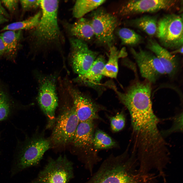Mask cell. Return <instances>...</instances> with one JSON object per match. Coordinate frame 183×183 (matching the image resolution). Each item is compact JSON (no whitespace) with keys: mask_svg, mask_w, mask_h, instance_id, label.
I'll use <instances>...</instances> for the list:
<instances>
[{"mask_svg":"<svg viewBox=\"0 0 183 183\" xmlns=\"http://www.w3.org/2000/svg\"><path fill=\"white\" fill-rule=\"evenodd\" d=\"M79 123L73 106L67 108L58 116L53 129L51 140L55 145L72 142Z\"/></svg>","mask_w":183,"mask_h":183,"instance_id":"10","label":"cell"},{"mask_svg":"<svg viewBox=\"0 0 183 183\" xmlns=\"http://www.w3.org/2000/svg\"><path fill=\"white\" fill-rule=\"evenodd\" d=\"M123 51H119L113 45L110 48L108 60L105 63L102 71L103 76L113 78H116L118 72L119 59L125 55V53Z\"/></svg>","mask_w":183,"mask_h":183,"instance_id":"18","label":"cell"},{"mask_svg":"<svg viewBox=\"0 0 183 183\" xmlns=\"http://www.w3.org/2000/svg\"><path fill=\"white\" fill-rule=\"evenodd\" d=\"M38 91L37 100L41 109L51 120L55 119V110L58 105L56 75L38 74Z\"/></svg>","mask_w":183,"mask_h":183,"instance_id":"9","label":"cell"},{"mask_svg":"<svg viewBox=\"0 0 183 183\" xmlns=\"http://www.w3.org/2000/svg\"><path fill=\"white\" fill-rule=\"evenodd\" d=\"M128 151L127 149L121 155H110L89 179L81 183H158L153 173L139 172L136 155H129Z\"/></svg>","mask_w":183,"mask_h":183,"instance_id":"1","label":"cell"},{"mask_svg":"<svg viewBox=\"0 0 183 183\" xmlns=\"http://www.w3.org/2000/svg\"><path fill=\"white\" fill-rule=\"evenodd\" d=\"M117 34L123 45H134L140 43L143 41V38L140 35L128 28H120L117 31Z\"/></svg>","mask_w":183,"mask_h":183,"instance_id":"22","label":"cell"},{"mask_svg":"<svg viewBox=\"0 0 183 183\" xmlns=\"http://www.w3.org/2000/svg\"><path fill=\"white\" fill-rule=\"evenodd\" d=\"M50 147L49 141L45 139L39 138L30 141L13 161L11 176H13L26 169L38 165Z\"/></svg>","mask_w":183,"mask_h":183,"instance_id":"5","label":"cell"},{"mask_svg":"<svg viewBox=\"0 0 183 183\" xmlns=\"http://www.w3.org/2000/svg\"><path fill=\"white\" fill-rule=\"evenodd\" d=\"M74 177L73 163L65 155L50 158L37 176L27 183H69Z\"/></svg>","mask_w":183,"mask_h":183,"instance_id":"3","label":"cell"},{"mask_svg":"<svg viewBox=\"0 0 183 183\" xmlns=\"http://www.w3.org/2000/svg\"><path fill=\"white\" fill-rule=\"evenodd\" d=\"M106 63L102 55L98 56L87 71L83 75L77 77L75 81L85 86L97 88L101 85L102 71Z\"/></svg>","mask_w":183,"mask_h":183,"instance_id":"15","label":"cell"},{"mask_svg":"<svg viewBox=\"0 0 183 183\" xmlns=\"http://www.w3.org/2000/svg\"><path fill=\"white\" fill-rule=\"evenodd\" d=\"M4 55L6 56V49L2 40L0 38V58Z\"/></svg>","mask_w":183,"mask_h":183,"instance_id":"28","label":"cell"},{"mask_svg":"<svg viewBox=\"0 0 183 183\" xmlns=\"http://www.w3.org/2000/svg\"><path fill=\"white\" fill-rule=\"evenodd\" d=\"M116 142L108 134L102 130H98L94 134L93 146L95 151L111 148L116 146Z\"/></svg>","mask_w":183,"mask_h":183,"instance_id":"20","label":"cell"},{"mask_svg":"<svg viewBox=\"0 0 183 183\" xmlns=\"http://www.w3.org/2000/svg\"><path fill=\"white\" fill-rule=\"evenodd\" d=\"M2 3L0 1V15H3L7 18L9 16L8 14L2 5Z\"/></svg>","mask_w":183,"mask_h":183,"instance_id":"29","label":"cell"},{"mask_svg":"<svg viewBox=\"0 0 183 183\" xmlns=\"http://www.w3.org/2000/svg\"><path fill=\"white\" fill-rule=\"evenodd\" d=\"M157 18V16L145 15L129 20L126 24L141 30L149 36H152L156 34Z\"/></svg>","mask_w":183,"mask_h":183,"instance_id":"17","label":"cell"},{"mask_svg":"<svg viewBox=\"0 0 183 183\" xmlns=\"http://www.w3.org/2000/svg\"><path fill=\"white\" fill-rule=\"evenodd\" d=\"M104 0H78L76 1L72 9L73 17L79 19L95 10L104 3Z\"/></svg>","mask_w":183,"mask_h":183,"instance_id":"19","label":"cell"},{"mask_svg":"<svg viewBox=\"0 0 183 183\" xmlns=\"http://www.w3.org/2000/svg\"><path fill=\"white\" fill-rule=\"evenodd\" d=\"M4 31L0 33V38L6 49V57L10 60H14L22 37V31L9 30Z\"/></svg>","mask_w":183,"mask_h":183,"instance_id":"16","label":"cell"},{"mask_svg":"<svg viewBox=\"0 0 183 183\" xmlns=\"http://www.w3.org/2000/svg\"><path fill=\"white\" fill-rule=\"evenodd\" d=\"M7 89L0 83V121L6 119L10 112L11 95Z\"/></svg>","mask_w":183,"mask_h":183,"instance_id":"23","label":"cell"},{"mask_svg":"<svg viewBox=\"0 0 183 183\" xmlns=\"http://www.w3.org/2000/svg\"><path fill=\"white\" fill-rule=\"evenodd\" d=\"M183 130V113H180L174 118L173 124L171 128L161 132L162 135L166 136L172 133L182 132Z\"/></svg>","mask_w":183,"mask_h":183,"instance_id":"25","label":"cell"},{"mask_svg":"<svg viewBox=\"0 0 183 183\" xmlns=\"http://www.w3.org/2000/svg\"><path fill=\"white\" fill-rule=\"evenodd\" d=\"M40 0H22L19 1L22 8L24 11H27L37 8L40 6Z\"/></svg>","mask_w":183,"mask_h":183,"instance_id":"26","label":"cell"},{"mask_svg":"<svg viewBox=\"0 0 183 183\" xmlns=\"http://www.w3.org/2000/svg\"><path fill=\"white\" fill-rule=\"evenodd\" d=\"M41 15V12L39 11L34 16L25 20L14 22L6 25L2 29L1 31L32 29L38 25Z\"/></svg>","mask_w":183,"mask_h":183,"instance_id":"21","label":"cell"},{"mask_svg":"<svg viewBox=\"0 0 183 183\" xmlns=\"http://www.w3.org/2000/svg\"><path fill=\"white\" fill-rule=\"evenodd\" d=\"M172 54H176L177 53H179L181 54L183 53V46H182L179 48L176 49L175 50L173 51L172 53Z\"/></svg>","mask_w":183,"mask_h":183,"instance_id":"31","label":"cell"},{"mask_svg":"<svg viewBox=\"0 0 183 183\" xmlns=\"http://www.w3.org/2000/svg\"><path fill=\"white\" fill-rule=\"evenodd\" d=\"M69 59L72 68L77 76L89 69L98 56V53L89 49L86 42L73 37L69 38Z\"/></svg>","mask_w":183,"mask_h":183,"instance_id":"8","label":"cell"},{"mask_svg":"<svg viewBox=\"0 0 183 183\" xmlns=\"http://www.w3.org/2000/svg\"><path fill=\"white\" fill-rule=\"evenodd\" d=\"M176 0H130L124 4L119 11L122 16L145 13H152L159 10H169L178 3Z\"/></svg>","mask_w":183,"mask_h":183,"instance_id":"12","label":"cell"},{"mask_svg":"<svg viewBox=\"0 0 183 183\" xmlns=\"http://www.w3.org/2000/svg\"><path fill=\"white\" fill-rule=\"evenodd\" d=\"M58 0H40L41 15L29 36L30 49L35 55L58 52L63 56L65 39L58 24Z\"/></svg>","mask_w":183,"mask_h":183,"instance_id":"2","label":"cell"},{"mask_svg":"<svg viewBox=\"0 0 183 183\" xmlns=\"http://www.w3.org/2000/svg\"><path fill=\"white\" fill-rule=\"evenodd\" d=\"M63 82L66 92L72 100L79 122L100 118L98 112L102 107L76 87L68 79H64Z\"/></svg>","mask_w":183,"mask_h":183,"instance_id":"6","label":"cell"},{"mask_svg":"<svg viewBox=\"0 0 183 183\" xmlns=\"http://www.w3.org/2000/svg\"><path fill=\"white\" fill-rule=\"evenodd\" d=\"M90 20L95 37L100 43L112 46L115 40L114 31L118 22L114 15L99 7L92 12Z\"/></svg>","mask_w":183,"mask_h":183,"instance_id":"7","label":"cell"},{"mask_svg":"<svg viewBox=\"0 0 183 183\" xmlns=\"http://www.w3.org/2000/svg\"><path fill=\"white\" fill-rule=\"evenodd\" d=\"M130 51L141 75L151 83H155L159 78L165 74L161 62L152 52L140 48L138 51L131 48Z\"/></svg>","mask_w":183,"mask_h":183,"instance_id":"11","label":"cell"},{"mask_svg":"<svg viewBox=\"0 0 183 183\" xmlns=\"http://www.w3.org/2000/svg\"><path fill=\"white\" fill-rule=\"evenodd\" d=\"M111 129L114 132H119L124 128L125 118L122 112L117 113L115 115L109 117Z\"/></svg>","mask_w":183,"mask_h":183,"instance_id":"24","label":"cell"},{"mask_svg":"<svg viewBox=\"0 0 183 183\" xmlns=\"http://www.w3.org/2000/svg\"><path fill=\"white\" fill-rule=\"evenodd\" d=\"M182 16L167 14L158 20L156 35L162 46L175 50L183 46Z\"/></svg>","mask_w":183,"mask_h":183,"instance_id":"4","label":"cell"},{"mask_svg":"<svg viewBox=\"0 0 183 183\" xmlns=\"http://www.w3.org/2000/svg\"><path fill=\"white\" fill-rule=\"evenodd\" d=\"M62 23L69 38H75L86 42L94 37L90 20L82 17L73 23L65 21H62Z\"/></svg>","mask_w":183,"mask_h":183,"instance_id":"14","label":"cell"},{"mask_svg":"<svg viewBox=\"0 0 183 183\" xmlns=\"http://www.w3.org/2000/svg\"><path fill=\"white\" fill-rule=\"evenodd\" d=\"M147 47L158 58L165 73L170 77L174 76L177 72L178 68L179 63L177 57L154 39H148Z\"/></svg>","mask_w":183,"mask_h":183,"instance_id":"13","label":"cell"},{"mask_svg":"<svg viewBox=\"0 0 183 183\" xmlns=\"http://www.w3.org/2000/svg\"><path fill=\"white\" fill-rule=\"evenodd\" d=\"M8 21L6 17L3 15H0V25L7 22Z\"/></svg>","mask_w":183,"mask_h":183,"instance_id":"30","label":"cell"},{"mask_svg":"<svg viewBox=\"0 0 183 183\" xmlns=\"http://www.w3.org/2000/svg\"><path fill=\"white\" fill-rule=\"evenodd\" d=\"M2 4L10 12H13L18 8L19 1L8 0L1 1Z\"/></svg>","mask_w":183,"mask_h":183,"instance_id":"27","label":"cell"}]
</instances>
